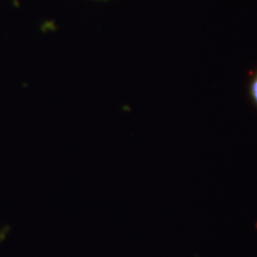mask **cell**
I'll return each instance as SVG.
<instances>
[{"instance_id":"obj_1","label":"cell","mask_w":257,"mask_h":257,"mask_svg":"<svg viewBox=\"0 0 257 257\" xmlns=\"http://www.w3.org/2000/svg\"><path fill=\"white\" fill-rule=\"evenodd\" d=\"M251 94H252L253 100H255V102L257 104V75L251 83Z\"/></svg>"}]
</instances>
